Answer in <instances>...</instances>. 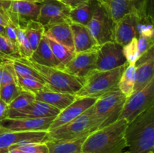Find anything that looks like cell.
<instances>
[{
  "label": "cell",
  "instance_id": "cell-23",
  "mask_svg": "<svg viewBox=\"0 0 154 153\" xmlns=\"http://www.w3.org/2000/svg\"><path fill=\"white\" fill-rule=\"evenodd\" d=\"M29 59L41 65L62 69L60 63L54 57L51 46L45 35L40 40L37 48L33 51L31 57Z\"/></svg>",
  "mask_w": 154,
  "mask_h": 153
},
{
  "label": "cell",
  "instance_id": "cell-28",
  "mask_svg": "<svg viewBox=\"0 0 154 153\" xmlns=\"http://www.w3.org/2000/svg\"><path fill=\"white\" fill-rule=\"evenodd\" d=\"M135 82V65L129 64L118 82V89L128 97L132 94Z\"/></svg>",
  "mask_w": 154,
  "mask_h": 153
},
{
  "label": "cell",
  "instance_id": "cell-43",
  "mask_svg": "<svg viewBox=\"0 0 154 153\" xmlns=\"http://www.w3.org/2000/svg\"><path fill=\"white\" fill-rule=\"evenodd\" d=\"M5 34V26L0 25V35H4Z\"/></svg>",
  "mask_w": 154,
  "mask_h": 153
},
{
  "label": "cell",
  "instance_id": "cell-16",
  "mask_svg": "<svg viewBox=\"0 0 154 153\" xmlns=\"http://www.w3.org/2000/svg\"><path fill=\"white\" fill-rule=\"evenodd\" d=\"M96 100H97L96 98H76V99L71 104L60 111V113L55 117L50 126L49 130H52L59 126L63 125L73 120L76 117L79 116L83 112L87 110L90 106H93Z\"/></svg>",
  "mask_w": 154,
  "mask_h": 153
},
{
  "label": "cell",
  "instance_id": "cell-38",
  "mask_svg": "<svg viewBox=\"0 0 154 153\" xmlns=\"http://www.w3.org/2000/svg\"><path fill=\"white\" fill-rule=\"evenodd\" d=\"M153 46V38L140 34L138 37V48L139 56Z\"/></svg>",
  "mask_w": 154,
  "mask_h": 153
},
{
  "label": "cell",
  "instance_id": "cell-12",
  "mask_svg": "<svg viewBox=\"0 0 154 153\" xmlns=\"http://www.w3.org/2000/svg\"><path fill=\"white\" fill-rule=\"evenodd\" d=\"M39 4L40 9L36 21L44 27L70 21L69 14L71 8L60 0H45Z\"/></svg>",
  "mask_w": 154,
  "mask_h": 153
},
{
  "label": "cell",
  "instance_id": "cell-29",
  "mask_svg": "<svg viewBox=\"0 0 154 153\" xmlns=\"http://www.w3.org/2000/svg\"><path fill=\"white\" fill-rule=\"evenodd\" d=\"M46 38L50 46H51V49L52 50L54 57L58 61V62L60 63L62 69L64 70L65 66L73 58L75 53L69 50L68 48L63 46L60 44L57 43V42L54 41L51 39L48 38Z\"/></svg>",
  "mask_w": 154,
  "mask_h": 153
},
{
  "label": "cell",
  "instance_id": "cell-27",
  "mask_svg": "<svg viewBox=\"0 0 154 153\" xmlns=\"http://www.w3.org/2000/svg\"><path fill=\"white\" fill-rule=\"evenodd\" d=\"M33 51L37 48L45 33V27L36 20H30L23 28Z\"/></svg>",
  "mask_w": 154,
  "mask_h": 153
},
{
  "label": "cell",
  "instance_id": "cell-33",
  "mask_svg": "<svg viewBox=\"0 0 154 153\" xmlns=\"http://www.w3.org/2000/svg\"><path fill=\"white\" fill-rule=\"evenodd\" d=\"M23 92L17 82H11L0 87V98L8 105Z\"/></svg>",
  "mask_w": 154,
  "mask_h": 153
},
{
  "label": "cell",
  "instance_id": "cell-45",
  "mask_svg": "<svg viewBox=\"0 0 154 153\" xmlns=\"http://www.w3.org/2000/svg\"><path fill=\"white\" fill-rule=\"evenodd\" d=\"M43 1H45V0H36V2L41 3V2H43Z\"/></svg>",
  "mask_w": 154,
  "mask_h": 153
},
{
  "label": "cell",
  "instance_id": "cell-6",
  "mask_svg": "<svg viewBox=\"0 0 154 153\" xmlns=\"http://www.w3.org/2000/svg\"><path fill=\"white\" fill-rule=\"evenodd\" d=\"M126 96L119 89L111 91L98 98L91 106L92 112L99 124V129L119 119Z\"/></svg>",
  "mask_w": 154,
  "mask_h": 153
},
{
  "label": "cell",
  "instance_id": "cell-22",
  "mask_svg": "<svg viewBox=\"0 0 154 153\" xmlns=\"http://www.w3.org/2000/svg\"><path fill=\"white\" fill-rule=\"evenodd\" d=\"M108 14L116 22L127 14L136 10L135 0H97Z\"/></svg>",
  "mask_w": 154,
  "mask_h": 153
},
{
  "label": "cell",
  "instance_id": "cell-36",
  "mask_svg": "<svg viewBox=\"0 0 154 153\" xmlns=\"http://www.w3.org/2000/svg\"><path fill=\"white\" fill-rule=\"evenodd\" d=\"M17 83L20 86L23 91L29 92L36 94L38 92L45 89L46 88L45 85L35 80L23 78L17 76Z\"/></svg>",
  "mask_w": 154,
  "mask_h": 153
},
{
  "label": "cell",
  "instance_id": "cell-39",
  "mask_svg": "<svg viewBox=\"0 0 154 153\" xmlns=\"http://www.w3.org/2000/svg\"><path fill=\"white\" fill-rule=\"evenodd\" d=\"M5 36L8 40H10L12 43L16 44V26H14L11 23H9L8 25L6 26Z\"/></svg>",
  "mask_w": 154,
  "mask_h": 153
},
{
  "label": "cell",
  "instance_id": "cell-44",
  "mask_svg": "<svg viewBox=\"0 0 154 153\" xmlns=\"http://www.w3.org/2000/svg\"><path fill=\"white\" fill-rule=\"evenodd\" d=\"M5 1H28V2H36V0H5Z\"/></svg>",
  "mask_w": 154,
  "mask_h": 153
},
{
  "label": "cell",
  "instance_id": "cell-9",
  "mask_svg": "<svg viewBox=\"0 0 154 153\" xmlns=\"http://www.w3.org/2000/svg\"><path fill=\"white\" fill-rule=\"evenodd\" d=\"M87 27L99 45L114 41V22L99 3Z\"/></svg>",
  "mask_w": 154,
  "mask_h": 153
},
{
  "label": "cell",
  "instance_id": "cell-8",
  "mask_svg": "<svg viewBox=\"0 0 154 153\" xmlns=\"http://www.w3.org/2000/svg\"><path fill=\"white\" fill-rule=\"evenodd\" d=\"M9 18L14 26L23 28L30 20H36L39 14L40 4L28 1H5L0 0Z\"/></svg>",
  "mask_w": 154,
  "mask_h": 153
},
{
  "label": "cell",
  "instance_id": "cell-15",
  "mask_svg": "<svg viewBox=\"0 0 154 153\" xmlns=\"http://www.w3.org/2000/svg\"><path fill=\"white\" fill-rule=\"evenodd\" d=\"M54 117L44 118H5L0 122V126L14 131H48Z\"/></svg>",
  "mask_w": 154,
  "mask_h": 153
},
{
  "label": "cell",
  "instance_id": "cell-10",
  "mask_svg": "<svg viewBox=\"0 0 154 153\" xmlns=\"http://www.w3.org/2000/svg\"><path fill=\"white\" fill-rule=\"evenodd\" d=\"M48 131H14L0 126V153H8L14 146L28 142H45Z\"/></svg>",
  "mask_w": 154,
  "mask_h": 153
},
{
  "label": "cell",
  "instance_id": "cell-24",
  "mask_svg": "<svg viewBox=\"0 0 154 153\" xmlns=\"http://www.w3.org/2000/svg\"><path fill=\"white\" fill-rule=\"evenodd\" d=\"M99 2L97 0H89L75 8L71 9L69 14V20L72 22L87 26Z\"/></svg>",
  "mask_w": 154,
  "mask_h": 153
},
{
  "label": "cell",
  "instance_id": "cell-47",
  "mask_svg": "<svg viewBox=\"0 0 154 153\" xmlns=\"http://www.w3.org/2000/svg\"><path fill=\"white\" fill-rule=\"evenodd\" d=\"M81 153H89V152H81Z\"/></svg>",
  "mask_w": 154,
  "mask_h": 153
},
{
  "label": "cell",
  "instance_id": "cell-18",
  "mask_svg": "<svg viewBox=\"0 0 154 153\" xmlns=\"http://www.w3.org/2000/svg\"><path fill=\"white\" fill-rule=\"evenodd\" d=\"M60 110L45 102L34 100L26 107L18 110H8L6 118H44V117L57 116Z\"/></svg>",
  "mask_w": 154,
  "mask_h": 153
},
{
  "label": "cell",
  "instance_id": "cell-5",
  "mask_svg": "<svg viewBox=\"0 0 154 153\" xmlns=\"http://www.w3.org/2000/svg\"><path fill=\"white\" fill-rule=\"evenodd\" d=\"M23 58L40 74L44 80L45 86L48 89L75 94L82 87V80L69 74L66 70L57 68L41 65L29 58Z\"/></svg>",
  "mask_w": 154,
  "mask_h": 153
},
{
  "label": "cell",
  "instance_id": "cell-31",
  "mask_svg": "<svg viewBox=\"0 0 154 153\" xmlns=\"http://www.w3.org/2000/svg\"><path fill=\"white\" fill-rule=\"evenodd\" d=\"M8 153H49L45 142H28L14 146Z\"/></svg>",
  "mask_w": 154,
  "mask_h": 153
},
{
  "label": "cell",
  "instance_id": "cell-34",
  "mask_svg": "<svg viewBox=\"0 0 154 153\" xmlns=\"http://www.w3.org/2000/svg\"><path fill=\"white\" fill-rule=\"evenodd\" d=\"M35 100V95L29 92L23 91L16 98L8 104V110H18L26 107L28 105Z\"/></svg>",
  "mask_w": 154,
  "mask_h": 153
},
{
  "label": "cell",
  "instance_id": "cell-41",
  "mask_svg": "<svg viewBox=\"0 0 154 153\" xmlns=\"http://www.w3.org/2000/svg\"><path fill=\"white\" fill-rule=\"evenodd\" d=\"M61 2L67 5L68 7L70 8L71 9L75 8L77 6L80 5V4H83V3L89 1V0H60Z\"/></svg>",
  "mask_w": 154,
  "mask_h": 153
},
{
  "label": "cell",
  "instance_id": "cell-25",
  "mask_svg": "<svg viewBox=\"0 0 154 153\" xmlns=\"http://www.w3.org/2000/svg\"><path fill=\"white\" fill-rule=\"evenodd\" d=\"M87 136L66 140H48L45 142L49 153H81Z\"/></svg>",
  "mask_w": 154,
  "mask_h": 153
},
{
  "label": "cell",
  "instance_id": "cell-4",
  "mask_svg": "<svg viewBox=\"0 0 154 153\" xmlns=\"http://www.w3.org/2000/svg\"><path fill=\"white\" fill-rule=\"evenodd\" d=\"M91 106L72 121L48 130L47 141L78 139L99 130V122L93 114Z\"/></svg>",
  "mask_w": 154,
  "mask_h": 153
},
{
  "label": "cell",
  "instance_id": "cell-35",
  "mask_svg": "<svg viewBox=\"0 0 154 153\" xmlns=\"http://www.w3.org/2000/svg\"><path fill=\"white\" fill-rule=\"evenodd\" d=\"M9 57H20L17 45L5 36L0 35V58L4 60Z\"/></svg>",
  "mask_w": 154,
  "mask_h": 153
},
{
  "label": "cell",
  "instance_id": "cell-40",
  "mask_svg": "<svg viewBox=\"0 0 154 153\" xmlns=\"http://www.w3.org/2000/svg\"><path fill=\"white\" fill-rule=\"evenodd\" d=\"M9 23H11V22L10 20H9L8 16L4 8L2 7V4L0 3V25L6 26L8 25Z\"/></svg>",
  "mask_w": 154,
  "mask_h": 153
},
{
  "label": "cell",
  "instance_id": "cell-49",
  "mask_svg": "<svg viewBox=\"0 0 154 153\" xmlns=\"http://www.w3.org/2000/svg\"><path fill=\"white\" fill-rule=\"evenodd\" d=\"M149 153H153V152H149Z\"/></svg>",
  "mask_w": 154,
  "mask_h": 153
},
{
  "label": "cell",
  "instance_id": "cell-26",
  "mask_svg": "<svg viewBox=\"0 0 154 153\" xmlns=\"http://www.w3.org/2000/svg\"><path fill=\"white\" fill-rule=\"evenodd\" d=\"M12 63L15 72L18 76L35 80L45 84L44 80L33 68L29 65L22 57H9L6 58Z\"/></svg>",
  "mask_w": 154,
  "mask_h": 153
},
{
  "label": "cell",
  "instance_id": "cell-20",
  "mask_svg": "<svg viewBox=\"0 0 154 153\" xmlns=\"http://www.w3.org/2000/svg\"><path fill=\"white\" fill-rule=\"evenodd\" d=\"M73 36L75 53L91 50L99 47V45L90 34L86 26L70 22Z\"/></svg>",
  "mask_w": 154,
  "mask_h": 153
},
{
  "label": "cell",
  "instance_id": "cell-17",
  "mask_svg": "<svg viewBox=\"0 0 154 153\" xmlns=\"http://www.w3.org/2000/svg\"><path fill=\"white\" fill-rule=\"evenodd\" d=\"M154 48H150L144 52L135 63V82L133 92L144 88L154 78ZM132 92V93H133Z\"/></svg>",
  "mask_w": 154,
  "mask_h": 153
},
{
  "label": "cell",
  "instance_id": "cell-7",
  "mask_svg": "<svg viewBox=\"0 0 154 153\" xmlns=\"http://www.w3.org/2000/svg\"><path fill=\"white\" fill-rule=\"evenodd\" d=\"M154 106V78L146 86L126 97L119 118L128 123L135 117Z\"/></svg>",
  "mask_w": 154,
  "mask_h": 153
},
{
  "label": "cell",
  "instance_id": "cell-1",
  "mask_svg": "<svg viewBox=\"0 0 154 153\" xmlns=\"http://www.w3.org/2000/svg\"><path fill=\"white\" fill-rule=\"evenodd\" d=\"M128 122L119 118L112 124L96 130L86 138L82 152L89 153H121L126 147L125 130Z\"/></svg>",
  "mask_w": 154,
  "mask_h": 153
},
{
  "label": "cell",
  "instance_id": "cell-30",
  "mask_svg": "<svg viewBox=\"0 0 154 153\" xmlns=\"http://www.w3.org/2000/svg\"><path fill=\"white\" fill-rule=\"evenodd\" d=\"M11 82H17V75L12 63L4 59L0 63V87Z\"/></svg>",
  "mask_w": 154,
  "mask_h": 153
},
{
  "label": "cell",
  "instance_id": "cell-19",
  "mask_svg": "<svg viewBox=\"0 0 154 153\" xmlns=\"http://www.w3.org/2000/svg\"><path fill=\"white\" fill-rule=\"evenodd\" d=\"M70 22V21H66L45 27L44 35L75 52L73 36Z\"/></svg>",
  "mask_w": 154,
  "mask_h": 153
},
{
  "label": "cell",
  "instance_id": "cell-21",
  "mask_svg": "<svg viewBox=\"0 0 154 153\" xmlns=\"http://www.w3.org/2000/svg\"><path fill=\"white\" fill-rule=\"evenodd\" d=\"M35 95L36 100L48 104L57 108L60 111L67 107L77 98L75 94L67 92L52 91L47 88L35 94Z\"/></svg>",
  "mask_w": 154,
  "mask_h": 153
},
{
  "label": "cell",
  "instance_id": "cell-11",
  "mask_svg": "<svg viewBox=\"0 0 154 153\" xmlns=\"http://www.w3.org/2000/svg\"><path fill=\"white\" fill-rule=\"evenodd\" d=\"M128 63L123 55V46L115 41L99 45L97 49L96 70H109Z\"/></svg>",
  "mask_w": 154,
  "mask_h": 153
},
{
  "label": "cell",
  "instance_id": "cell-32",
  "mask_svg": "<svg viewBox=\"0 0 154 153\" xmlns=\"http://www.w3.org/2000/svg\"><path fill=\"white\" fill-rule=\"evenodd\" d=\"M16 45L20 56L22 58H29L32 54L33 50L24 34L23 29L20 27H16Z\"/></svg>",
  "mask_w": 154,
  "mask_h": 153
},
{
  "label": "cell",
  "instance_id": "cell-2",
  "mask_svg": "<svg viewBox=\"0 0 154 153\" xmlns=\"http://www.w3.org/2000/svg\"><path fill=\"white\" fill-rule=\"evenodd\" d=\"M125 139L128 153H149L154 148V106L128 123Z\"/></svg>",
  "mask_w": 154,
  "mask_h": 153
},
{
  "label": "cell",
  "instance_id": "cell-42",
  "mask_svg": "<svg viewBox=\"0 0 154 153\" xmlns=\"http://www.w3.org/2000/svg\"><path fill=\"white\" fill-rule=\"evenodd\" d=\"M8 111V105L0 98V122L7 117Z\"/></svg>",
  "mask_w": 154,
  "mask_h": 153
},
{
  "label": "cell",
  "instance_id": "cell-14",
  "mask_svg": "<svg viewBox=\"0 0 154 153\" xmlns=\"http://www.w3.org/2000/svg\"><path fill=\"white\" fill-rule=\"evenodd\" d=\"M97 49L75 53L73 58L65 66L64 70L81 80L96 70Z\"/></svg>",
  "mask_w": 154,
  "mask_h": 153
},
{
  "label": "cell",
  "instance_id": "cell-37",
  "mask_svg": "<svg viewBox=\"0 0 154 153\" xmlns=\"http://www.w3.org/2000/svg\"><path fill=\"white\" fill-rule=\"evenodd\" d=\"M123 52L129 64H135L139 58L138 48V38H134L130 42L123 46Z\"/></svg>",
  "mask_w": 154,
  "mask_h": 153
},
{
  "label": "cell",
  "instance_id": "cell-48",
  "mask_svg": "<svg viewBox=\"0 0 154 153\" xmlns=\"http://www.w3.org/2000/svg\"><path fill=\"white\" fill-rule=\"evenodd\" d=\"M121 153H128V152H121Z\"/></svg>",
  "mask_w": 154,
  "mask_h": 153
},
{
  "label": "cell",
  "instance_id": "cell-46",
  "mask_svg": "<svg viewBox=\"0 0 154 153\" xmlns=\"http://www.w3.org/2000/svg\"><path fill=\"white\" fill-rule=\"evenodd\" d=\"M2 61H3V59H2V58H0V63H1L2 62Z\"/></svg>",
  "mask_w": 154,
  "mask_h": 153
},
{
  "label": "cell",
  "instance_id": "cell-3",
  "mask_svg": "<svg viewBox=\"0 0 154 153\" xmlns=\"http://www.w3.org/2000/svg\"><path fill=\"white\" fill-rule=\"evenodd\" d=\"M129 63L109 70H95L83 80V86L75 93L77 98H99L107 92L118 89V82Z\"/></svg>",
  "mask_w": 154,
  "mask_h": 153
},
{
  "label": "cell",
  "instance_id": "cell-13",
  "mask_svg": "<svg viewBox=\"0 0 154 153\" xmlns=\"http://www.w3.org/2000/svg\"><path fill=\"white\" fill-rule=\"evenodd\" d=\"M138 10L127 14L114 22V40L121 46L127 44L134 38L138 37Z\"/></svg>",
  "mask_w": 154,
  "mask_h": 153
}]
</instances>
